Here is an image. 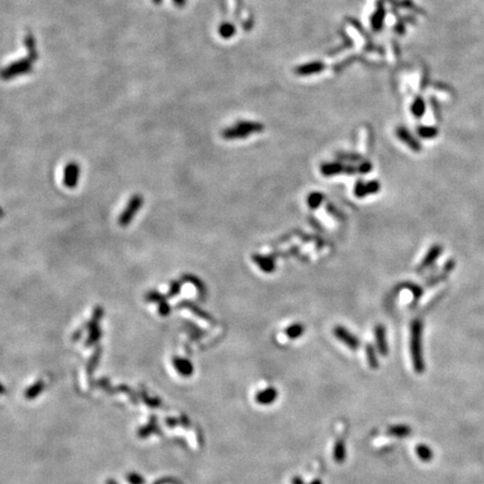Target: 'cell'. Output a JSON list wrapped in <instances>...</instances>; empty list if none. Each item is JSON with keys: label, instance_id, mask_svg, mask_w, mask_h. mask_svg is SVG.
<instances>
[{"label": "cell", "instance_id": "cell-1", "mask_svg": "<svg viewBox=\"0 0 484 484\" xmlns=\"http://www.w3.org/2000/svg\"><path fill=\"white\" fill-rule=\"evenodd\" d=\"M423 328L424 324L421 320H414L410 324V352L414 368L418 373L423 372L425 368L423 359Z\"/></svg>", "mask_w": 484, "mask_h": 484}, {"label": "cell", "instance_id": "cell-2", "mask_svg": "<svg viewBox=\"0 0 484 484\" xmlns=\"http://www.w3.org/2000/svg\"><path fill=\"white\" fill-rule=\"evenodd\" d=\"M264 129L263 124L253 121H240L234 126L226 128L222 131V137L226 141H233V139L247 138L252 134H258Z\"/></svg>", "mask_w": 484, "mask_h": 484}, {"label": "cell", "instance_id": "cell-3", "mask_svg": "<svg viewBox=\"0 0 484 484\" xmlns=\"http://www.w3.org/2000/svg\"><path fill=\"white\" fill-rule=\"evenodd\" d=\"M321 174L325 177H331L340 174H346V175H354L358 172V166L344 164L341 161H332V162H323L320 167Z\"/></svg>", "mask_w": 484, "mask_h": 484}, {"label": "cell", "instance_id": "cell-4", "mask_svg": "<svg viewBox=\"0 0 484 484\" xmlns=\"http://www.w3.org/2000/svg\"><path fill=\"white\" fill-rule=\"evenodd\" d=\"M142 203H143V199L141 194L132 195L131 199L129 200V202H128L127 207L122 211V213L120 214L119 224L121 226L129 225V223L132 221V219L135 218V215L138 213L139 210H141Z\"/></svg>", "mask_w": 484, "mask_h": 484}, {"label": "cell", "instance_id": "cell-5", "mask_svg": "<svg viewBox=\"0 0 484 484\" xmlns=\"http://www.w3.org/2000/svg\"><path fill=\"white\" fill-rule=\"evenodd\" d=\"M380 188L381 184L379 181L372 180L368 182V183H364L363 181L359 180L354 185V195L359 199H364L365 196L379 193Z\"/></svg>", "mask_w": 484, "mask_h": 484}, {"label": "cell", "instance_id": "cell-6", "mask_svg": "<svg viewBox=\"0 0 484 484\" xmlns=\"http://www.w3.org/2000/svg\"><path fill=\"white\" fill-rule=\"evenodd\" d=\"M396 136L397 138L399 139L400 141L403 142L408 148H410L413 151H418L422 150V145L421 142L418 141V139L415 137V136L411 134V132L407 129L406 127L399 126L396 128Z\"/></svg>", "mask_w": 484, "mask_h": 484}, {"label": "cell", "instance_id": "cell-7", "mask_svg": "<svg viewBox=\"0 0 484 484\" xmlns=\"http://www.w3.org/2000/svg\"><path fill=\"white\" fill-rule=\"evenodd\" d=\"M334 335L335 338L339 340L340 342H342L343 344H345L347 347H350L351 350H357L359 346H360V340H359L357 336L352 334L349 330H346L345 327L341 326H335L334 328Z\"/></svg>", "mask_w": 484, "mask_h": 484}, {"label": "cell", "instance_id": "cell-8", "mask_svg": "<svg viewBox=\"0 0 484 484\" xmlns=\"http://www.w3.org/2000/svg\"><path fill=\"white\" fill-rule=\"evenodd\" d=\"M80 177V166L77 162H70L64 168V185L69 188H74L79 183Z\"/></svg>", "mask_w": 484, "mask_h": 484}, {"label": "cell", "instance_id": "cell-9", "mask_svg": "<svg viewBox=\"0 0 484 484\" xmlns=\"http://www.w3.org/2000/svg\"><path fill=\"white\" fill-rule=\"evenodd\" d=\"M442 253H443V247H442L441 244L432 245V247L428 249V251H427L425 257L423 258L421 263H419L417 270L422 271L427 269V268H429L430 266H433L438 257H441Z\"/></svg>", "mask_w": 484, "mask_h": 484}, {"label": "cell", "instance_id": "cell-10", "mask_svg": "<svg viewBox=\"0 0 484 484\" xmlns=\"http://www.w3.org/2000/svg\"><path fill=\"white\" fill-rule=\"evenodd\" d=\"M252 262L259 267L260 270L266 272V274H271L276 270V262L272 256H263L255 253V255H252Z\"/></svg>", "mask_w": 484, "mask_h": 484}, {"label": "cell", "instance_id": "cell-11", "mask_svg": "<svg viewBox=\"0 0 484 484\" xmlns=\"http://www.w3.org/2000/svg\"><path fill=\"white\" fill-rule=\"evenodd\" d=\"M177 307H179V308H186V309H188V311L194 314V315L199 316L200 319L206 321V322H209L211 324H214L213 317H212L209 313L204 311L203 308H201L198 305H195L194 302H191V301H183L182 302H180Z\"/></svg>", "mask_w": 484, "mask_h": 484}, {"label": "cell", "instance_id": "cell-12", "mask_svg": "<svg viewBox=\"0 0 484 484\" xmlns=\"http://www.w3.org/2000/svg\"><path fill=\"white\" fill-rule=\"evenodd\" d=\"M374 338H376V343L378 351L381 355H387L388 354V342H387V333H385V328L383 325H377L374 327Z\"/></svg>", "mask_w": 484, "mask_h": 484}, {"label": "cell", "instance_id": "cell-13", "mask_svg": "<svg viewBox=\"0 0 484 484\" xmlns=\"http://www.w3.org/2000/svg\"><path fill=\"white\" fill-rule=\"evenodd\" d=\"M278 392L275 388H267L264 389L263 391H260L257 393L256 396V402L259 404H263V406H267V404H271L272 403L277 399Z\"/></svg>", "mask_w": 484, "mask_h": 484}, {"label": "cell", "instance_id": "cell-14", "mask_svg": "<svg viewBox=\"0 0 484 484\" xmlns=\"http://www.w3.org/2000/svg\"><path fill=\"white\" fill-rule=\"evenodd\" d=\"M324 69V64L322 62H312L308 64H304V65L298 66L296 70H295V73L298 75H311L319 73Z\"/></svg>", "mask_w": 484, "mask_h": 484}, {"label": "cell", "instance_id": "cell-15", "mask_svg": "<svg viewBox=\"0 0 484 484\" xmlns=\"http://www.w3.org/2000/svg\"><path fill=\"white\" fill-rule=\"evenodd\" d=\"M174 365H175L177 371L183 376H191L193 372V364L191 361L186 360V359L174 358Z\"/></svg>", "mask_w": 484, "mask_h": 484}, {"label": "cell", "instance_id": "cell-16", "mask_svg": "<svg viewBox=\"0 0 484 484\" xmlns=\"http://www.w3.org/2000/svg\"><path fill=\"white\" fill-rule=\"evenodd\" d=\"M333 456H334L336 463H343L344 460H345L346 449H345V444H344V441L342 438H340V440H338V442L335 443L334 451H333Z\"/></svg>", "mask_w": 484, "mask_h": 484}, {"label": "cell", "instance_id": "cell-17", "mask_svg": "<svg viewBox=\"0 0 484 484\" xmlns=\"http://www.w3.org/2000/svg\"><path fill=\"white\" fill-rule=\"evenodd\" d=\"M410 110H411V113H413L416 118L421 119L422 117L424 116V113H425V111H426L425 100H424L422 97L416 98L413 102V104H411Z\"/></svg>", "mask_w": 484, "mask_h": 484}, {"label": "cell", "instance_id": "cell-18", "mask_svg": "<svg viewBox=\"0 0 484 484\" xmlns=\"http://www.w3.org/2000/svg\"><path fill=\"white\" fill-rule=\"evenodd\" d=\"M305 332V326L302 323H294L292 325H289L288 327L285 330L286 336H288L290 340L298 339L304 334Z\"/></svg>", "mask_w": 484, "mask_h": 484}, {"label": "cell", "instance_id": "cell-19", "mask_svg": "<svg viewBox=\"0 0 484 484\" xmlns=\"http://www.w3.org/2000/svg\"><path fill=\"white\" fill-rule=\"evenodd\" d=\"M417 135L424 139H433L438 136V129L433 126H419L417 127Z\"/></svg>", "mask_w": 484, "mask_h": 484}, {"label": "cell", "instance_id": "cell-20", "mask_svg": "<svg viewBox=\"0 0 484 484\" xmlns=\"http://www.w3.org/2000/svg\"><path fill=\"white\" fill-rule=\"evenodd\" d=\"M323 202H324V195L320 192H312L311 194L307 196V204L312 210H315L317 207H320L322 205Z\"/></svg>", "mask_w": 484, "mask_h": 484}, {"label": "cell", "instance_id": "cell-21", "mask_svg": "<svg viewBox=\"0 0 484 484\" xmlns=\"http://www.w3.org/2000/svg\"><path fill=\"white\" fill-rule=\"evenodd\" d=\"M183 282H188L193 283V285L195 286V288L199 290V293H200V295H201V296H203V295L205 294V292H206L205 286H204V283L201 279H199V277H195V276H193V275H185V276H183Z\"/></svg>", "mask_w": 484, "mask_h": 484}, {"label": "cell", "instance_id": "cell-22", "mask_svg": "<svg viewBox=\"0 0 484 484\" xmlns=\"http://www.w3.org/2000/svg\"><path fill=\"white\" fill-rule=\"evenodd\" d=\"M365 353H366V358H368L369 365L371 366L372 369H378L379 362H378L377 351L374 350V347L371 345V344H368V345L365 346Z\"/></svg>", "mask_w": 484, "mask_h": 484}, {"label": "cell", "instance_id": "cell-23", "mask_svg": "<svg viewBox=\"0 0 484 484\" xmlns=\"http://www.w3.org/2000/svg\"><path fill=\"white\" fill-rule=\"evenodd\" d=\"M383 20H384V9L383 8V7H380V8L376 11V14H374L372 16V20H371L372 28L374 30H380L381 28H383Z\"/></svg>", "mask_w": 484, "mask_h": 484}, {"label": "cell", "instance_id": "cell-24", "mask_svg": "<svg viewBox=\"0 0 484 484\" xmlns=\"http://www.w3.org/2000/svg\"><path fill=\"white\" fill-rule=\"evenodd\" d=\"M234 33H236V27H234V25L230 24V22H223V24H221L220 28H219V34H220L222 39L225 40L231 39L234 35Z\"/></svg>", "mask_w": 484, "mask_h": 484}, {"label": "cell", "instance_id": "cell-25", "mask_svg": "<svg viewBox=\"0 0 484 484\" xmlns=\"http://www.w3.org/2000/svg\"><path fill=\"white\" fill-rule=\"evenodd\" d=\"M388 433L390 435H393V436H397V437H403V436H407V435L410 433V428L409 427L403 426V425L392 426V427H390V428H389Z\"/></svg>", "mask_w": 484, "mask_h": 484}, {"label": "cell", "instance_id": "cell-26", "mask_svg": "<svg viewBox=\"0 0 484 484\" xmlns=\"http://www.w3.org/2000/svg\"><path fill=\"white\" fill-rule=\"evenodd\" d=\"M336 157H338L339 161H362L361 155L355 154V153H339L336 154Z\"/></svg>", "mask_w": 484, "mask_h": 484}, {"label": "cell", "instance_id": "cell-27", "mask_svg": "<svg viewBox=\"0 0 484 484\" xmlns=\"http://www.w3.org/2000/svg\"><path fill=\"white\" fill-rule=\"evenodd\" d=\"M146 301L147 302H158L160 304L161 302L162 301H166V296H164V295H161V293H158L157 290H151V292H149L148 294L146 295Z\"/></svg>", "mask_w": 484, "mask_h": 484}, {"label": "cell", "instance_id": "cell-28", "mask_svg": "<svg viewBox=\"0 0 484 484\" xmlns=\"http://www.w3.org/2000/svg\"><path fill=\"white\" fill-rule=\"evenodd\" d=\"M182 282H180V281H174L171 282V287H169V290H168V293H167V298H173V297H175L177 296L181 293V289H182Z\"/></svg>", "mask_w": 484, "mask_h": 484}, {"label": "cell", "instance_id": "cell-29", "mask_svg": "<svg viewBox=\"0 0 484 484\" xmlns=\"http://www.w3.org/2000/svg\"><path fill=\"white\" fill-rule=\"evenodd\" d=\"M417 454L423 461H428L432 459V452L429 451L428 447L424 445H419L417 447Z\"/></svg>", "mask_w": 484, "mask_h": 484}, {"label": "cell", "instance_id": "cell-30", "mask_svg": "<svg viewBox=\"0 0 484 484\" xmlns=\"http://www.w3.org/2000/svg\"><path fill=\"white\" fill-rule=\"evenodd\" d=\"M372 171V164L369 161H362L358 165V172L361 174H368Z\"/></svg>", "mask_w": 484, "mask_h": 484}, {"label": "cell", "instance_id": "cell-31", "mask_svg": "<svg viewBox=\"0 0 484 484\" xmlns=\"http://www.w3.org/2000/svg\"><path fill=\"white\" fill-rule=\"evenodd\" d=\"M171 311H172L171 306L167 304V302L166 301H162L160 302V304H158V313H160V315L167 316V315H169Z\"/></svg>", "mask_w": 484, "mask_h": 484}, {"label": "cell", "instance_id": "cell-32", "mask_svg": "<svg viewBox=\"0 0 484 484\" xmlns=\"http://www.w3.org/2000/svg\"><path fill=\"white\" fill-rule=\"evenodd\" d=\"M326 210H327L328 213H330L332 215V217L339 219V220H341V219H343V213H342V212L336 209V207L334 205H333V204L328 203L327 206H326Z\"/></svg>", "mask_w": 484, "mask_h": 484}, {"label": "cell", "instance_id": "cell-33", "mask_svg": "<svg viewBox=\"0 0 484 484\" xmlns=\"http://www.w3.org/2000/svg\"><path fill=\"white\" fill-rule=\"evenodd\" d=\"M293 484H304V482L302 481L301 478H294ZM311 484H322V482H321L320 480H315V481H313Z\"/></svg>", "mask_w": 484, "mask_h": 484}, {"label": "cell", "instance_id": "cell-34", "mask_svg": "<svg viewBox=\"0 0 484 484\" xmlns=\"http://www.w3.org/2000/svg\"><path fill=\"white\" fill-rule=\"evenodd\" d=\"M174 2H175L177 6H183L185 3V0H174Z\"/></svg>", "mask_w": 484, "mask_h": 484}, {"label": "cell", "instance_id": "cell-35", "mask_svg": "<svg viewBox=\"0 0 484 484\" xmlns=\"http://www.w3.org/2000/svg\"><path fill=\"white\" fill-rule=\"evenodd\" d=\"M2 214H3V212L1 209H0V217H2Z\"/></svg>", "mask_w": 484, "mask_h": 484}]
</instances>
